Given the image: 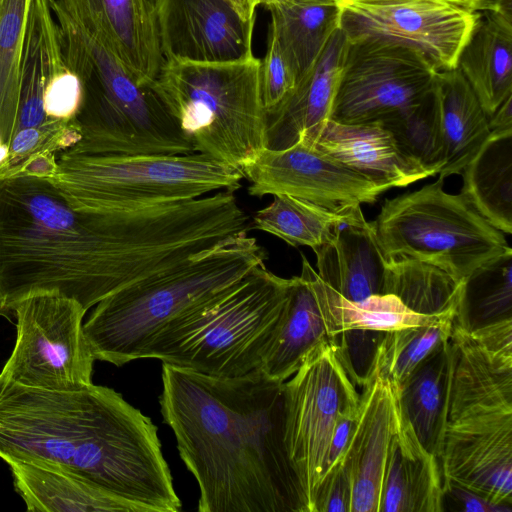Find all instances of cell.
I'll return each mask as SVG.
<instances>
[{
	"label": "cell",
	"mask_w": 512,
	"mask_h": 512,
	"mask_svg": "<svg viewBox=\"0 0 512 512\" xmlns=\"http://www.w3.org/2000/svg\"><path fill=\"white\" fill-rule=\"evenodd\" d=\"M201 198L135 209L73 205L50 180L0 177V316L37 293H58L87 311L152 274L212 247Z\"/></svg>",
	"instance_id": "6da1fadb"
},
{
	"label": "cell",
	"mask_w": 512,
	"mask_h": 512,
	"mask_svg": "<svg viewBox=\"0 0 512 512\" xmlns=\"http://www.w3.org/2000/svg\"><path fill=\"white\" fill-rule=\"evenodd\" d=\"M160 411L198 483L200 512H307L285 443L284 382L162 365Z\"/></svg>",
	"instance_id": "7a4b0ae2"
},
{
	"label": "cell",
	"mask_w": 512,
	"mask_h": 512,
	"mask_svg": "<svg viewBox=\"0 0 512 512\" xmlns=\"http://www.w3.org/2000/svg\"><path fill=\"white\" fill-rule=\"evenodd\" d=\"M0 459L62 468L138 512H177L182 506L157 427L106 386L52 390L0 373Z\"/></svg>",
	"instance_id": "3957f363"
},
{
	"label": "cell",
	"mask_w": 512,
	"mask_h": 512,
	"mask_svg": "<svg viewBox=\"0 0 512 512\" xmlns=\"http://www.w3.org/2000/svg\"><path fill=\"white\" fill-rule=\"evenodd\" d=\"M440 468L443 484L512 508V354L494 352L457 325Z\"/></svg>",
	"instance_id": "277c9868"
},
{
	"label": "cell",
	"mask_w": 512,
	"mask_h": 512,
	"mask_svg": "<svg viewBox=\"0 0 512 512\" xmlns=\"http://www.w3.org/2000/svg\"><path fill=\"white\" fill-rule=\"evenodd\" d=\"M266 258L255 238L239 234L112 293L83 324L95 360L119 367L139 359L170 321L232 286Z\"/></svg>",
	"instance_id": "5b68a950"
},
{
	"label": "cell",
	"mask_w": 512,
	"mask_h": 512,
	"mask_svg": "<svg viewBox=\"0 0 512 512\" xmlns=\"http://www.w3.org/2000/svg\"><path fill=\"white\" fill-rule=\"evenodd\" d=\"M66 65L82 81L77 120L82 138L72 150L92 154L194 153L151 86L139 84L101 35L70 12L58 17Z\"/></svg>",
	"instance_id": "8992f818"
},
{
	"label": "cell",
	"mask_w": 512,
	"mask_h": 512,
	"mask_svg": "<svg viewBox=\"0 0 512 512\" xmlns=\"http://www.w3.org/2000/svg\"><path fill=\"white\" fill-rule=\"evenodd\" d=\"M289 279L257 266L241 280L170 321L142 350L154 358L214 377L260 367L285 303Z\"/></svg>",
	"instance_id": "52a82bcc"
},
{
	"label": "cell",
	"mask_w": 512,
	"mask_h": 512,
	"mask_svg": "<svg viewBox=\"0 0 512 512\" xmlns=\"http://www.w3.org/2000/svg\"><path fill=\"white\" fill-rule=\"evenodd\" d=\"M261 59L164 61L151 88L194 152L242 171L266 148Z\"/></svg>",
	"instance_id": "ba28073f"
},
{
	"label": "cell",
	"mask_w": 512,
	"mask_h": 512,
	"mask_svg": "<svg viewBox=\"0 0 512 512\" xmlns=\"http://www.w3.org/2000/svg\"><path fill=\"white\" fill-rule=\"evenodd\" d=\"M50 179L75 206L135 209L235 191L241 170L201 153L92 154L67 149Z\"/></svg>",
	"instance_id": "9c48e42d"
},
{
	"label": "cell",
	"mask_w": 512,
	"mask_h": 512,
	"mask_svg": "<svg viewBox=\"0 0 512 512\" xmlns=\"http://www.w3.org/2000/svg\"><path fill=\"white\" fill-rule=\"evenodd\" d=\"M444 179L386 199L371 222L387 260L407 258L464 280L484 263L512 251L504 233L461 194L443 189Z\"/></svg>",
	"instance_id": "30bf717a"
},
{
	"label": "cell",
	"mask_w": 512,
	"mask_h": 512,
	"mask_svg": "<svg viewBox=\"0 0 512 512\" xmlns=\"http://www.w3.org/2000/svg\"><path fill=\"white\" fill-rule=\"evenodd\" d=\"M86 310L58 293H37L13 308L16 340L1 374L15 383L52 390L92 384L94 355L83 330Z\"/></svg>",
	"instance_id": "8fae6325"
},
{
	"label": "cell",
	"mask_w": 512,
	"mask_h": 512,
	"mask_svg": "<svg viewBox=\"0 0 512 512\" xmlns=\"http://www.w3.org/2000/svg\"><path fill=\"white\" fill-rule=\"evenodd\" d=\"M284 397L287 452L313 512L336 423L359 408L360 394L327 341L284 381Z\"/></svg>",
	"instance_id": "7c38bea8"
},
{
	"label": "cell",
	"mask_w": 512,
	"mask_h": 512,
	"mask_svg": "<svg viewBox=\"0 0 512 512\" xmlns=\"http://www.w3.org/2000/svg\"><path fill=\"white\" fill-rule=\"evenodd\" d=\"M437 72L410 48L372 39L348 41L330 119L376 123L407 111L432 92Z\"/></svg>",
	"instance_id": "4fadbf2b"
},
{
	"label": "cell",
	"mask_w": 512,
	"mask_h": 512,
	"mask_svg": "<svg viewBox=\"0 0 512 512\" xmlns=\"http://www.w3.org/2000/svg\"><path fill=\"white\" fill-rule=\"evenodd\" d=\"M348 41L372 39L422 54L438 71L457 67L476 12L446 0H337Z\"/></svg>",
	"instance_id": "5bb4252c"
},
{
	"label": "cell",
	"mask_w": 512,
	"mask_h": 512,
	"mask_svg": "<svg viewBox=\"0 0 512 512\" xmlns=\"http://www.w3.org/2000/svg\"><path fill=\"white\" fill-rule=\"evenodd\" d=\"M242 173L251 196L285 194L331 209L374 203L387 190L302 142L262 149Z\"/></svg>",
	"instance_id": "9a60e30c"
},
{
	"label": "cell",
	"mask_w": 512,
	"mask_h": 512,
	"mask_svg": "<svg viewBox=\"0 0 512 512\" xmlns=\"http://www.w3.org/2000/svg\"><path fill=\"white\" fill-rule=\"evenodd\" d=\"M164 61L231 62L253 54L255 20L223 0H160L155 7Z\"/></svg>",
	"instance_id": "2e32d148"
},
{
	"label": "cell",
	"mask_w": 512,
	"mask_h": 512,
	"mask_svg": "<svg viewBox=\"0 0 512 512\" xmlns=\"http://www.w3.org/2000/svg\"><path fill=\"white\" fill-rule=\"evenodd\" d=\"M399 408L390 381L376 369L362 386L356 423L344 460L353 481L352 512H378L388 452Z\"/></svg>",
	"instance_id": "e0dca14e"
},
{
	"label": "cell",
	"mask_w": 512,
	"mask_h": 512,
	"mask_svg": "<svg viewBox=\"0 0 512 512\" xmlns=\"http://www.w3.org/2000/svg\"><path fill=\"white\" fill-rule=\"evenodd\" d=\"M348 39L338 28L315 64L298 80L290 95L266 114V147L282 149L297 142L313 145L330 119L341 79Z\"/></svg>",
	"instance_id": "ac0fdd59"
},
{
	"label": "cell",
	"mask_w": 512,
	"mask_h": 512,
	"mask_svg": "<svg viewBox=\"0 0 512 512\" xmlns=\"http://www.w3.org/2000/svg\"><path fill=\"white\" fill-rule=\"evenodd\" d=\"M57 1L98 31L139 84L151 85L164 58L150 0Z\"/></svg>",
	"instance_id": "d6986e66"
},
{
	"label": "cell",
	"mask_w": 512,
	"mask_h": 512,
	"mask_svg": "<svg viewBox=\"0 0 512 512\" xmlns=\"http://www.w3.org/2000/svg\"><path fill=\"white\" fill-rule=\"evenodd\" d=\"M312 146L387 190L434 176L377 123L348 124L328 119Z\"/></svg>",
	"instance_id": "ffe728a7"
},
{
	"label": "cell",
	"mask_w": 512,
	"mask_h": 512,
	"mask_svg": "<svg viewBox=\"0 0 512 512\" xmlns=\"http://www.w3.org/2000/svg\"><path fill=\"white\" fill-rule=\"evenodd\" d=\"M512 0H495L476 19L457 61L488 118L512 96Z\"/></svg>",
	"instance_id": "44dd1931"
},
{
	"label": "cell",
	"mask_w": 512,
	"mask_h": 512,
	"mask_svg": "<svg viewBox=\"0 0 512 512\" xmlns=\"http://www.w3.org/2000/svg\"><path fill=\"white\" fill-rule=\"evenodd\" d=\"M301 256V274L289 278L285 303L259 367L269 378L282 382L328 341L317 295L319 275Z\"/></svg>",
	"instance_id": "7402d4cb"
},
{
	"label": "cell",
	"mask_w": 512,
	"mask_h": 512,
	"mask_svg": "<svg viewBox=\"0 0 512 512\" xmlns=\"http://www.w3.org/2000/svg\"><path fill=\"white\" fill-rule=\"evenodd\" d=\"M313 251L319 277L345 299L361 301L383 294L387 259L362 212Z\"/></svg>",
	"instance_id": "603a6c76"
},
{
	"label": "cell",
	"mask_w": 512,
	"mask_h": 512,
	"mask_svg": "<svg viewBox=\"0 0 512 512\" xmlns=\"http://www.w3.org/2000/svg\"><path fill=\"white\" fill-rule=\"evenodd\" d=\"M442 486L439 460L424 449L399 410L378 512H442Z\"/></svg>",
	"instance_id": "cb8c5ba5"
},
{
	"label": "cell",
	"mask_w": 512,
	"mask_h": 512,
	"mask_svg": "<svg viewBox=\"0 0 512 512\" xmlns=\"http://www.w3.org/2000/svg\"><path fill=\"white\" fill-rule=\"evenodd\" d=\"M454 364L455 347L450 336L394 388L401 414L424 449L438 460L443 449Z\"/></svg>",
	"instance_id": "d4e9b609"
},
{
	"label": "cell",
	"mask_w": 512,
	"mask_h": 512,
	"mask_svg": "<svg viewBox=\"0 0 512 512\" xmlns=\"http://www.w3.org/2000/svg\"><path fill=\"white\" fill-rule=\"evenodd\" d=\"M27 511L138 512L129 503L68 471L36 461L8 464Z\"/></svg>",
	"instance_id": "484cf974"
},
{
	"label": "cell",
	"mask_w": 512,
	"mask_h": 512,
	"mask_svg": "<svg viewBox=\"0 0 512 512\" xmlns=\"http://www.w3.org/2000/svg\"><path fill=\"white\" fill-rule=\"evenodd\" d=\"M438 107L444 164L439 178L460 174L490 135L488 116L458 68L438 71Z\"/></svg>",
	"instance_id": "4316f807"
},
{
	"label": "cell",
	"mask_w": 512,
	"mask_h": 512,
	"mask_svg": "<svg viewBox=\"0 0 512 512\" xmlns=\"http://www.w3.org/2000/svg\"><path fill=\"white\" fill-rule=\"evenodd\" d=\"M461 195L493 227L512 233V130L491 132L461 171Z\"/></svg>",
	"instance_id": "83f0119b"
},
{
	"label": "cell",
	"mask_w": 512,
	"mask_h": 512,
	"mask_svg": "<svg viewBox=\"0 0 512 512\" xmlns=\"http://www.w3.org/2000/svg\"><path fill=\"white\" fill-rule=\"evenodd\" d=\"M270 26L297 80L317 61L339 28L340 9L332 0H272L264 5Z\"/></svg>",
	"instance_id": "f1b7e54d"
},
{
	"label": "cell",
	"mask_w": 512,
	"mask_h": 512,
	"mask_svg": "<svg viewBox=\"0 0 512 512\" xmlns=\"http://www.w3.org/2000/svg\"><path fill=\"white\" fill-rule=\"evenodd\" d=\"M361 212V205L331 209L290 195L277 194L268 206L253 215L251 228L272 234L290 246H308L315 250Z\"/></svg>",
	"instance_id": "f546056e"
},
{
	"label": "cell",
	"mask_w": 512,
	"mask_h": 512,
	"mask_svg": "<svg viewBox=\"0 0 512 512\" xmlns=\"http://www.w3.org/2000/svg\"><path fill=\"white\" fill-rule=\"evenodd\" d=\"M317 295L328 338L347 330L389 332L445 319L455 320L453 316L418 314L391 293L350 301L335 292L320 277L317 281Z\"/></svg>",
	"instance_id": "4dcf8cb0"
},
{
	"label": "cell",
	"mask_w": 512,
	"mask_h": 512,
	"mask_svg": "<svg viewBox=\"0 0 512 512\" xmlns=\"http://www.w3.org/2000/svg\"><path fill=\"white\" fill-rule=\"evenodd\" d=\"M462 285L440 268L397 258L387 260L383 293L394 294L421 315L456 317Z\"/></svg>",
	"instance_id": "1f68e13d"
},
{
	"label": "cell",
	"mask_w": 512,
	"mask_h": 512,
	"mask_svg": "<svg viewBox=\"0 0 512 512\" xmlns=\"http://www.w3.org/2000/svg\"><path fill=\"white\" fill-rule=\"evenodd\" d=\"M512 321V251L476 268L464 280L454 324L470 333Z\"/></svg>",
	"instance_id": "d6a6232c"
},
{
	"label": "cell",
	"mask_w": 512,
	"mask_h": 512,
	"mask_svg": "<svg viewBox=\"0 0 512 512\" xmlns=\"http://www.w3.org/2000/svg\"><path fill=\"white\" fill-rule=\"evenodd\" d=\"M28 0H3L0 8V173L16 114Z\"/></svg>",
	"instance_id": "836d02e7"
},
{
	"label": "cell",
	"mask_w": 512,
	"mask_h": 512,
	"mask_svg": "<svg viewBox=\"0 0 512 512\" xmlns=\"http://www.w3.org/2000/svg\"><path fill=\"white\" fill-rule=\"evenodd\" d=\"M453 325L454 319H445L386 332L378 347L376 371L394 388L399 387L420 362L450 338Z\"/></svg>",
	"instance_id": "e575fe53"
},
{
	"label": "cell",
	"mask_w": 512,
	"mask_h": 512,
	"mask_svg": "<svg viewBox=\"0 0 512 512\" xmlns=\"http://www.w3.org/2000/svg\"><path fill=\"white\" fill-rule=\"evenodd\" d=\"M376 123L387 128L400 146L421 165L434 175L439 173L444 155L434 87L417 106Z\"/></svg>",
	"instance_id": "d590c367"
},
{
	"label": "cell",
	"mask_w": 512,
	"mask_h": 512,
	"mask_svg": "<svg viewBox=\"0 0 512 512\" xmlns=\"http://www.w3.org/2000/svg\"><path fill=\"white\" fill-rule=\"evenodd\" d=\"M385 333L373 330H347L328 338L355 386H364L372 377L378 347Z\"/></svg>",
	"instance_id": "8d00e7d4"
},
{
	"label": "cell",
	"mask_w": 512,
	"mask_h": 512,
	"mask_svg": "<svg viewBox=\"0 0 512 512\" xmlns=\"http://www.w3.org/2000/svg\"><path fill=\"white\" fill-rule=\"evenodd\" d=\"M296 83V73L275 32L269 28L267 48L260 66V86L266 114L290 95Z\"/></svg>",
	"instance_id": "74e56055"
},
{
	"label": "cell",
	"mask_w": 512,
	"mask_h": 512,
	"mask_svg": "<svg viewBox=\"0 0 512 512\" xmlns=\"http://www.w3.org/2000/svg\"><path fill=\"white\" fill-rule=\"evenodd\" d=\"M352 495L350 469L342 458L324 474L316 493L313 512H352Z\"/></svg>",
	"instance_id": "f35d334b"
},
{
	"label": "cell",
	"mask_w": 512,
	"mask_h": 512,
	"mask_svg": "<svg viewBox=\"0 0 512 512\" xmlns=\"http://www.w3.org/2000/svg\"><path fill=\"white\" fill-rule=\"evenodd\" d=\"M443 507L464 512H512L511 507L490 502L471 490L452 483L443 484Z\"/></svg>",
	"instance_id": "ab89813d"
},
{
	"label": "cell",
	"mask_w": 512,
	"mask_h": 512,
	"mask_svg": "<svg viewBox=\"0 0 512 512\" xmlns=\"http://www.w3.org/2000/svg\"><path fill=\"white\" fill-rule=\"evenodd\" d=\"M57 172L56 154L38 153L28 157L7 176L26 175L36 178L53 179Z\"/></svg>",
	"instance_id": "60d3db41"
},
{
	"label": "cell",
	"mask_w": 512,
	"mask_h": 512,
	"mask_svg": "<svg viewBox=\"0 0 512 512\" xmlns=\"http://www.w3.org/2000/svg\"><path fill=\"white\" fill-rule=\"evenodd\" d=\"M491 132L512 130V96L488 118Z\"/></svg>",
	"instance_id": "b9f144b4"
},
{
	"label": "cell",
	"mask_w": 512,
	"mask_h": 512,
	"mask_svg": "<svg viewBox=\"0 0 512 512\" xmlns=\"http://www.w3.org/2000/svg\"><path fill=\"white\" fill-rule=\"evenodd\" d=\"M229 5L243 20H255L256 8L259 5L258 0H223Z\"/></svg>",
	"instance_id": "7bdbcfd3"
},
{
	"label": "cell",
	"mask_w": 512,
	"mask_h": 512,
	"mask_svg": "<svg viewBox=\"0 0 512 512\" xmlns=\"http://www.w3.org/2000/svg\"><path fill=\"white\" fill-rule=\"evenodd\" d=\"M259 1V5H265L267 4L268 2L272 1V0H258ZM332 1H337V0H332Z\"/></svg>",
	"instance_id": "ee69618b"
},
{
	"label": "cell",
	"mask_w": 512,
	"mask_h": 512,
	"mask_svg": "<svg viewBox=\"0 0 512 512\" xmlns=\"http://www.w3.org/2000/svg\"><path fill=\"white\" fill-rule=\"evenodd\" d=\"M151 3L154 5V7L157 5V3L160 1V0H150Z\"/></svg>",
	"instance_id": "f6af8a7d"
},
{
	"label": "cell",
	"mask_w": 512,
	"mask_h": 512,
	"mask_svg": "<svg viewBox=\"0 0 512 512\" xmlns=\"http://www.w3.org/2000/svg\"><path fill=\"white\" fill-rule=\"evenodd\" d=\"M2 2H3V0H0V8H1V5H2Z\"/></svg>",
	"instance_id": "bcb514c9"
}]
</instances>
